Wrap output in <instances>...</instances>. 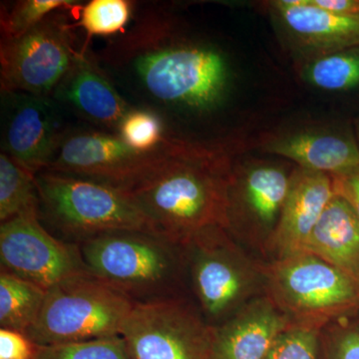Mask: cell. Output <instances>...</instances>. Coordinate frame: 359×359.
<instances>
[{"instance_id": "30", "label": "cell", "mask_w": 359, "mask_h": 359, "mask_svg": "<svg viewBox=\"0 0 359 359\" xmlns=\"http://www.w3.org/2000/svg\"><path fill=\"white\" fill-rule=\"evenodd\" d=\"M330 177L335 195L346 201L359 219V166Z\"/></svg>"}, {"instance_id": "1", "label": "cell", "mask_w": 359, "mask_h": 359, "mask_svg": "<svg viewBox=\"0 0 359 359\" xmlns=\"http://www.w3.org/2000/svg\"><path fill=\"white\" fill-rule=\"evenodd\" d=\"M238 145L168 139L130 196L153 230L183 245L210 226L226 229V205Z\"/></svg>"}, {"instance_id": "12", "label": "cell", "mask_w": 359, "mask_h": 359, "mask_svg": "<svg viewBox=\"0 0 359 359\" xmlns=\"http://www.w3.org/2000/svg\"><path fill=\"white\" fill-rule=\"evenodd\" d=\"M162 146L139 152L119 135L75 133L62 137L44 171L90 180L128 193L155 164Z\"/></svg>"}, {"instance_id": "15", "label": "cell", "mask_w": 359, "mask_h": 359, "mask_svg": "<svg viewBox=\"0 0 359 359\" xmlns=\"http://www.w3.org/2000/svg\"><path fill=\"white\" fill-rule=\"evenodd\" d=\"M334 196L330 175L295 167L282 214L264 252L273 259L302 252Z\"/></svg>"}, {"instance_id": "23", "label": "cell", "mask_w": 359, "mask_h": 359, "mask_svg": "<svg viewBox=\"0 0 359 359\" xmlns=\"http://www.w3.org/2000/svg\"><path fill=\"white\" fill-rule=\"evenodd\" d=\"M133 13L128 0H92L78 13V26L89 36H110L124 32Z\"/></svg>"}, {"instance_id": "2", "label": "cell", "mask_w": 359, "mask_h": 359, "mask_svg": "<svg viewBox=\"0 0 359 359\" xmlns=\"http://www.w3.org/2000/svg\"><path fill=\"white\" fill-rule=\"evenodd\" d=\"M164 20L144 21L125 42L135 74L161 102L209 111L228 92L230 69L212 47L177 39Z\"/></svg>"}, {"instance_id": "18", "label": "cell", "mask_w": 359, "mask_h": 359, "mask_svg": "<svg viewBox=\"0 0 359 359\" xmlns=\"http://www.w3.org/2000/svg\"><path fill=\"white\" fill-rule=\"evenodd\" d=\"M56 95L90 121L117 131L131 110L108 78L81 52L56 88Z\"/></svg>"}, {"instance_id": "27", "label": "cell", "mask_w": 359, "mask_h": 359, "mask_svg": "<svg viewBox=\"0 0 359 359\" xmlns=\"http://www.w3.org/2000/svg\"><path fill=\"white\" fill-rule=\"evenodd\" d=\"M321 330L290 325L276 337L266 359H320Z\"/></svg>"}, {"instance_id": "22", "label": "cell", "mask_w": 359, "mask_h": 359, "mask_svg": "<svg viewBox=\"0 0 359 359\" xmlns=\"http://www.w3.org/2000/svg\"><path fill=\"white\" fill-rule=\"evenodd\" d=\"M302 78L316 88L330 92L348 91L359 86V46L309 59Z\"/></svg>"}, {"instance_id": "28", "label": "cell", "mask_w": 359, "mask_h": 359, "mask_svg": "<svg viewBox=\"0 0 359 359\" xmlns=\"http://www.w3.org/2000/svg\"><path fill=\"white\" fill-rule=\"evenodd\" d=\"M320 359H359V325L339 320L323 328Z\"/></svg>"}, {"instance_id": "16", "label": "cell", "mask_w": 359, "mask_h": 359, "mask_svg": "<svg viewBox=\"0 0 359 359\" xmlns=\"http://www.w3.org/2000/svg\"><path fill=\"white\" fill-rule=\"evenodd\" d=\"M290 321L266 294L245 304L230 318L212 327L208 359H266Z\"/></svg>"}, {"instance_id": "13", "label": "cell", "mask_w": 359, "mask_h": 359, "mask_svg": "<svg viewBox=\"0 0 359 359\" xmlns=\"http://www.w3.org/2000/svg\"><path fill=\"white\" fill-rule=\"evenodd\" d=\"M292 47L304 60L359 46V16L339 15L309 0L269 2Z\"/></svg>"}, {"instance_id": "10", "label": "cell", "mask_w": 359, "mask_h": 359, "mask_svg": "<svg viewBox=\"0 0 359 359\" xmlns=\"http://www.w3.org/2000/svg\"><path fill=\"white\" fill-rule=\"evenodd\" d=\"M294 169L289 172L268 161L233 162L226 229L231 237L264 252L282 214Z\"/></svg>"}, {"instance_id": "31", "label": "cell", "mask_w": 359, "mask_h": 359, "mask_svg": "<svg viewBox=\"0 0 359 359\" xmlns=\"http://www.w3.org/2000/svg\"><path fill=\"white\" fill-rule=\"evenodd\" d=\"M313 6L339 15L359 16V0H309Z\"/></svg>"}, {"instance_id": "3", "label": "cell", "mask_w": 359, "mask_h": 359, "mask_svg": "<svg viewBox=\"0 0 359 359\" xmlns=\"http://www.w3.org/2000/svg\"><path fill=\"white\" fill-rule=\"evenodd\" d=\"M87 271L134 302L181 297L182 245L151 231L104 233L79 244Z\"/></svg>"}, {"instance_id": "25", "label": "cell", "mask_w": 359, "mask_h": 359, "mask_svg": "<svg viewBox=\"0 0 359 359\" xmlns=\"http://www.w3.org/2000/svg\"><path fill=\"white\" fill-rule=\"evenodd\" d=\"M34 359H131L122 337L39 346Z\"/></svg>"}, {"instance_id": "24", "label": "cell", "mask_w": 359, "mask_h": 359, "mask_svg": "<svg viewBox=\"0 0 359 359\" xmlns=\"http://www.w3.org/2000/svg\"><path fill=\"white\" fill-rule=\"evenodd\" d=\"M81 6L73 0H25L9 11H2V39H13L32 29L47 16L59 11H74Z\"/></svg>"}, {"instance_id": "20", "label": "cell", "mask_w": 359, "mask_h": 359, "mask_svg": "<svg viewBox=\"0 0 359 359\" xmlns=\"http://www.w3.org/2000/svg\"><path fill=\"white\" fill-rule=\"evenodd\" d=\"M47 290L0 269V327L25 334L39 318Z\"/></svg>"}, {"instance_id": "19", "label": "cell", "mask_w": 359, "mask_h": 359, "mask_svg": "<svg viewBox=\"0 0 359 359\" xmlns=\"http://www.w3.org/2000/svg\"><path fill=\"white\" fill-rule=\"evenodd\" d=\"M302 252L332 264L359 287V219L342 198L335 195L328 203Z\"/></svg>"}, {"instance_id": "8", "label": "cell", "mask_w": 359, "mask_h": 359, "mask_svg": "<svg viewBox=\"0 0 359 359\" xmlns=\"http://www.w3.org/2000/svg\"><path fill=\"white\" fill-rule=\"evenodd\" d=\"M70 11H56L20 36L2 39V92L47 97L57 88L80 53Z\"/></svg>"}, {"instance_id": "6", "label": "cell", "mask_w": 359, "mask_h": 359, "mask_svg": "<svg viewBox=\"0 0 359 359\" xmlns=\"http://www.w3.org/2000/svg\"><path fill=\"white\" fill-rule=\"evenodd\" d=\"M135 302L88 271L47 290L26 335L39 346L119 337Z\"/></svg>"}, {"instance_id": "7", "label": "cell", "mask_w": 359, "mask_h": 359, "mask_svg": "<svg viewBox=\"0 0 359 359\" xmlns=\"http://www.w3.org/2000/svg\"><path fill=\"white\" fill-rule=\"evenodd\" d=\"M264 294L290 325L323 330L359 306V287L334 266L308 252L262 264Z\"/></svg>"}, {"instance_id": "4", "label": "cell", "mask_w": 359, "mask_h": 359, "mask_svg": "<svg viewBox=\"0 0 359 359\" xmlns=\"http://www.w3.org/2000/svg\"><path fill=\"white\" fill-rule=\"evenodd\" d=\"M185 276L211 327L264 294L262 264L252 261L226 229L210 226L182 245Z\"/></svg>"}, {"instance_id": "14", "label": "cell", "mask_w": 359, "mask_h": 359, "mask_svg": "<svg viewBox=\"0 0 359 359\" xmlns=\"http://www.w3.org/2000/svg\"><path fill=\"white\" fill-rule=\"evenodd\" d=\"M7 94L13 101L2 141L4 153L36 176L48 166L62 139L57 114L47 97Z\"/></svg>"}, {"instance_id": "11", "label": "cell", "mask_w": 359, "mask_h": 359, "mask_svg": "<svg viewBox=\"0 0 359 359\" xmlns=\"http://www.w3.org/2000/svg\"><path fill=\"white\" fill-rule=\"evenodd\" d=\"M0 266L45 290L87 271L79 245L54 237L40 221L39 212L0 224Z\"/></svg>"}, {"instance_id": "17", "label": "cell", "mask_w": 359, "mask_h": 359, "mask_svg": "<svg viewBox=\"0 0 359 359\" xmlns=\"http://www.w3.org/2000/svg\"><path fill=\"white\" fill-rule=\"evenodd\" d=\"M259 149L282 156L302 169L332 175L359 166L355 135L325 129H301L269 135Z\"/></svg>"}, {"instance_id": "32", "label": "cell", "mask_w": 359, "mask_h": 359, "mask_svg": "<svg viewBox=\"0 0 359 359\" xmlns=\"http://www.w3.org/2000/svg\"><path fill=\"white\" fill-rule=\"evenodd\" d=\"M355 138L356 141H358L359 148V118L355 122Z\"/></svg>"}, {"instance_id": "21", "label": "cell", "mask_w": 359, "mask_h": 359, "mask_svg": "<svg viewBox=\"0 0 359 359\" xmlns=\"http://www.w3.org/2000/svg\"><path fill=\"white\" fill-rule=\"evenodd\" d=\"M36 176L20 166L6 153L0 155V222L39 212Z\"/></svg>"}, {"instance_id": "9", "label": "cell", "mask_w": 359, "mask_h": 359, "mask_svg": "<svg viewBox=\"0 0 359 359\" xmlns=\"http://www.w3.org/2000/svg\"><path fill=\"white\" fill-rule=\"evenodd\" d=\"M212 327L188 299L135 302L121 334L131 359H208Z\"/></svg>"}, {"instance_id": "29", "label": "cell", "mask_w": 359, "mask_h": 359, "mask_svg": "<svg viewBox=\"0 0 359 359\" xmlns=\"http://www.w3.org/2000/svg\"><path fill=\"white\" fill-rule=\"evenodd\" d=\"M37 349L25 334L0 328V359H34Z\"/></svg>"}, {"instance_id": "26", "label": "cell", "mask_w": 359, "mask_h": 359, "mask_svg": "<svg viewBox=\"0 0 359 359\" xmlns=\"http://www.w3.org/2000/svg\"><path fill=\"white\" fill-rule=\"evenodd\" d=\"M119 136L139 152H151L168 140L159 117L147 110H130L120 124Z\"/></svg>"}, {"instance_id": "5", "label": "cell", "mask_w": 359, "mask_h": 359, "mask_svg": "<svg viewBox=\"0 0 359 359\" xmlns=\"http://www.w3.org/2000/svg\"><path fill=\"white\" fill-rule=\"evenodd\" d=\"M36 184L40 218L66 242L79 245L114 231L155 233L133 198L119 189L47 171L36 175Z\"/></svg>"}]
</instances>
